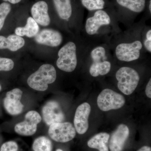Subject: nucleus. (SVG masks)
I'll return each instance as SVG.
<instances>
[{"label":"nucleus","instance_id":"nucleus-1","mask_svg":"<svg viewBox=\"0 0 151 151\" xmlns=\"http://www.w3.org/2000/svg\"><path fill=\"white\" fill-rule=\"evenodd\" d=\"M146 20L145 17L126 30L122 31L109 39L108 42L115 61L123 64L133 63L147 57V52L142 41V34Z\"/></svg>","mask_w":151,"mask_h":151},{"label":"nucleus","instance_id":"nucleus-2","mask_svg":"<svg viewBox=\"0 0 151 151\" xmlns=\"http://www.w3.org/2000/svg\"><path fill=\"white\" fill-rule=\"evenodd\" d=\"M113 7L89 12L82 27L83 36L95 42L108 41L122 31Z\"/></svg>","mask_w":151,"mask_h":151},{"label":"nucleus","instance_id":"nucleus-3","mask_svg":"<svg viewBox=\"0 0 151 151\" xmlns=\"http://www.w3.org/2000/svg\"><path fill=\"white\" fill-rule=\"evenodd\" d=\"M115 60L108 42L93 43L84 57L88 72L92 77L104 76L110 73Z\"/></svg>","mask_w":151,"mask_h":151},{"label":"nucleus","instance_id":"nucleus-4","mask_svg":"<svg viewBox=\"0 0 151 151\" xmlns=\"http://www.w3.org/2000/svg\"><path fill=\"white\" fill-rule=\"evenodd\" d=\"M96 42L81 37L78 43L69 41L62 47L58 52L57 66L60 70L70 73L75 70L79 61H83L89 47Z\"/></svg>","mask_w":151,"mask_h":151},{"label":"nucleus","instance_id":"nucleus-5","mask_svg":"<svg viewBox=\"0 0 151 151\" xmlns=\"http://www.w3.org/2000/svg\"><path fill=\"white\" fill-rule=\"evenodd\" d=\"M148 0H111L119 22L129 27L146 9Z\"/></svg>","mask_w":151,"mask_h":151},{"label":"nucleus","instance_id":"nucleus-6","mask_svg":"<svg viewBox=\"0 0 151 151\" xmlns=\"http://www.w3.org/2000/svg\"><path fill=\"white\" fill-rule=\"evenodd\" d=\"M57 77L56 70L49 64L42 65L37 71L31 74L27 80L30 87L38 91H46L49 84L55 81Z\"/></svg>","mask_w":151,"mask_h":151},{"label":"nucleus","instance_id":"nucleus-7","mask_svg":"<svg viewBox=\"0 0 151 151\" xmlns=\"http://www.w3.org/2000/svg\"><path fill=\"white\" fill-rule=\"evenodd\" d=\"M118 89L124 94H132L137 88L140 76L137 70L129 66L119 68L115 73Z\"/></svg>","mask_w":151,"mask_h":151},{"label":"nucleus","instance_id":"nucleus-8","mask_svg":"<svg viewBox=\"0 0 151 151\" xmlns=\"http://www.w3.org/2000/svg\"><path fill=\"white\" fill-rule=\"evenodd\" d=\"M52 2L60 19L68 22L75 17L82 22L84 9L78 0H52Z\"/></svg>","mask_w":151,"mask_h":151},{"label":"nucleus","instance_id":"nucleus-9","mask_svg":"<svg viewBox=\"0 0 151 151\" xmlns=\"http://www.w3.org/2000/svg\"><path fill=\"white\" fill-rule=\"evenodd\" d=\"M125 103L126 100L123 95L111 89H104L97 97V105L103 111L120 109Z\"/></svg>","mask_w":151,"mask_h":151},{"label":"nucleus","instance_id":"nucleus-10","mask_svg":"<svg viewBox=\"0 0 151 151\" xmlns=\"http://www.w3.org/2000/svg\"><path fill=\"white\" fill-rule=\"evenodd\" d=\"M48 134L53 140L65 143L72 140L76 135V131L69 122L54 123L49 126Z\"/></svg>","mask_w":151,"mask_h":151},{"label":"nucleus","instance_id":"nucleus-11","mask_svg":"<svg viewBox=\"0 0 151 151\" xmlns=\"http://www.w3.org/2000/svg\"><path fill=\"white\" fill-rule=\"evenodd\" d=\"M41 121V117L37 111H29L26 114L24 121L15 125V132L21 136H32L35 134L37 125Z\"/></svg>","mask_w":151,"mask_h":151},{"label":"nucleus","instance_id":"nucleus-12","mask_svg":"<svg viewBox=\"0 0 151 151\" xmlns=\"http://www.w3.org/2000/svg\"><path fill=\"white\" fill-rule=\"evenodd\" d=\"M23 92L19 88H15L6 94L4 100V106L8 113L12 116H17L23 110L24 105L21 102Z\"/></svg>","mask_w":151,"mask_h":151},{"label":"nucleus","instance_id":"nucleus-13","mask_svg":"<svg viewBox=\"0 0 151 151\" xmlns=\"http://www.w3.org/2000/svg\"><path fill=\"white\" fill-rule=\"evenodd\" d=\"M44 122L50 126L54 123H62L65 120V115L59 103L55 101H50L42 109Z\"/></svg>","mask_w":151,"mask_h":151},{"label":"nucleus","instance_id":"nucleus-14","mask_svg":"<svg viewBox=\"0 0 151 151\" xmlns=\"http://www.w3.org/2000/svg\"><path fill=\"white\" fill-rule=\"evenodd\" d=\"M91 110V106L87 103H82L76 109L73 122L76 131L79 134H85L88 130V119Z\"/></svg>","mask_w":151,"mask_h":151},{"label":"nucleus","instance_id":"nucleus-15","mask_svg":"<svg viewBox=\"0 0 151 151\" xmlns=\"http://www.w3.org/2000/svg\"><path fill=\"white\" fill-rule=\"evenodd\" d=\"M63 40L62 34L58 31L51 29L42 30L35 37L37 43L51 47L59 46L62 44Z\"/></svg>","mask_w":151,"mask_h":151},{"label":"nucleus","instance_id":"nucleus-16","mask_svg":"<svg viewBox=\"0 0 151 151\" xmlns=\"http://www.w3.org/2000/svg\"><path fill=\"white\" fill-rule=\"evenodd\" d=\"M129 129L127 125H119L111 135L109 143L111 151H122L129 135Z\"/></svg>","mask_w":151,"mask_h":151},{"label":"nucleus","instance_id":"nucleus-17","mask_svg":"<svg viewBox=\"0 0 151 151\" xmlns=\"http://www.w3.org/2000/svg\"><path fill=\"white\" fill-rule=\"evenodd\" d=\"M31 12L32 18L38 24L44 27L50 24L48 6L46 2L40 1L35 3L31 9Z\"/></svg>","mask_w":151,"mask_h":151},{"label":"nucleus","instance_id":"nucleus-18","mask_svg":"<svg viewBox=\"0 0 151 151\" xmlns=\"http://www.w3.org/2000/svg\"><path fill=\"white\" fill-rule=\"evenodd\" d=\"M24 40L16 35H12L6 37L0 36V49H8L11 51H17L24 46Z\"/></svg>","mask_w":151,"mask_h":151},{"label":"nucleus","instance_id":"nucleus-19","mask_svg":"<svg viewBox=\"0 0 151 151\" xmlns=\"http://www.w3.org/2000/svg\"><path fill=\"white\" fill-rule=\"evenodd\" d=\"M39 27L32 17L28 18L27 24L24 27H17L15 30L16 35L20 37L24 36L28 37H35L39 32Z\"/></svg>","mask_w":151,"mask_h":151},{"label":"nucleus","instance_id":"nucleus-20","mask_svg":"<svg viewBox=\"0 0 151 151\" xmlns=\"http://www.w3.org/2000/svg\"><path fill=\"white\" fill-rule=\"evenodd\" d=\"M110 135L105 132H102L94 135L88 141L87 145L91 148L97 149L99 151H109L107 144Z\"/></svg>","mask_w":151,"mask_h":151},{"label":"nucleus","instance_id":"nucleus-21","mask_svg":"<svg viewBox=\"0 0 151 151\" xmlns=\"http://www.w3.org/2000/svg\"><path fill=\"white\" fill-rule=\"evenodd\" d=\"M84 9L89 12L112 7L111 0H78Z\"/></svg>","mask_w":151,"mask_h":151},{"label":"nucleus","instance_id":"nucleus-22","mask_svg":"<svg viewBox=\"0 0 151 151\" xmlns=\"http://www.w3.org/2000/svg\"><path fill=\"white\" fill-rule=\"evenodd\" d=\"M32 149L34 151H52V143L49 138L41 136L34 141Z\"/></svg>","mask_w":151,"mask_h":151},{"label":"nucleus","instance_id":"nucleus-23","mask_svg":"<svg viewBox=\"0 0 151 151\" xmlns=\"http://www.w3.org/2000/svg\"><path fill=\"white\" fill-rule=\"evenodd\" d=\"M142 41L143 47L147 53H151V27L145 25L142 34Z\"/></svg>","mask_w":151,"mask_h":151},{"label":"nucleus","instance_id":"nucleus-24","mask_svg":"<svg viewBox=\"0 0 151 151\" xmlns=\"http://www.w3.org/2000/svg\"><path fill=\"white\" fill-rule=\"evenodd\" d=\"M12 6L8 2H3L0 4V31L3 28L7 17L10 12Z\"/></svg>","mask_w":151,"mask_h":151},{"label":"nucleus","instance_id":"nucleus-25","mask_svg":"<svg viewBox=\"0 0 151 151\" xmlns=\"http://www.w3.org/2000/svg\"><path fill=\"white\" fill-rule=\"evenodd\" d=\"M14 63L12 60L0 57V71H9L14 68Z\"/></svg>","mask_w":151,"mask_h":151},{"label":"nucleus","instance_id":"nucleus-26","mask_svg":"<svg viewBox=\"0 0 151 151\" xmlns=\"http://www.w3.org/2000/svg\"><path fill=\"white\" fill-rule=\"evenodd\" d=\"M18 145L14 141H10L3 144L0 151H18Z\"/></svg>","mask_w":151,"mask_h":151},{"label":"nucleus","instance_id":"nucleus-27","mask_svg":"<svg viewBox=\"0 0 151 151\" xmlns=\"http://www.w3.org/2000/svg\"><path fill=\"white\" fill-rule=\"evenodd\" d=\"M145 93L147 97L149 98H151V78H150V80L147 84L145 89Z\"/></svg>","mask_w":151,"mask_h":151},{"label":"nucleus","instance_id":"nucleus-28","mask_svg":"<svg viewBox=\"0 0 151 151\" xmlns=\"http://www.w3.org/2000/svg\"><path fill=\"white\" fill-rule=\"evenodd\" d=\"M146 9L147 10V14L149 18L151 16V0H148Z\"/></svg>","mask_w":151,"mask_h":151},{"label":"nucleus","instance_id":"nucleus-29","mask_svg":"<svg viewBox=\"0 0 151 151\" xmlns=\"http://www.w3.org/2000/svg\"><path fill=\"white\" fill-rule=\"evenodd\" d=\"M5 2L10 3L13 4H18L22 0H3Z\"/></svg>","mask_w":151,"mask_h":151},{"label":"nucleus","instance_id":"nucleus-30","mask_svg":"<svg viewBox=\"0 0 151 151\" xmlns=\"http://www.w3.org/2000/svg\"><path fill=\"white\" fill-rule=\"evenodd\" d=\"M137 151H151V148L149 146H143Z\"/></svg>","mask_w":151,"mask_h":151},{"label":"nucleus","instance_id":"nucleus-31","mask_svg":"<svg viewBox=\"0 0 151 151\" xmlns=\"http://www.w3.org/2000/svg\"><path fill=\"white\" fill-rule=\"evenodd\" d=\"M56 151H63L62 150H61V149H58L56 150Z\"/></svg>","mask_w":151,"mask_h":151},{"label":"nucleus","instance_id":"nucleus-32","mask_svg":"<svg viewBox=\"0 0 151 151\" xmlns=\"http://www.w3.org/2000/svg\"><path fill=\"white\" fill-rule=\"evenodd\" d=\"M1 86L0 85V91H1Z\"/></svg>","mask_w":151,"mask_h":151}]
</instances>
